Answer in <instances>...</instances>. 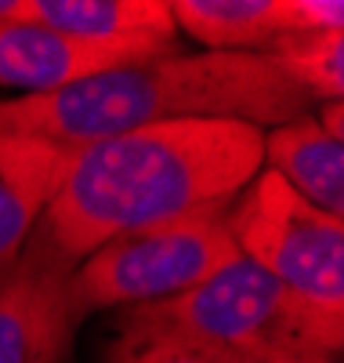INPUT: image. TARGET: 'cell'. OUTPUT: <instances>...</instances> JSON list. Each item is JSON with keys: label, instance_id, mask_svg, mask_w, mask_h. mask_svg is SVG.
<instances>
[{"label": "cell", "instance_id": "cell-1", "mask_svg": "<svg viewBox=\"0 0 344 363\" xmlns=\"http://www.w3.org/2000/svg\"><path fill=\"white\" fill-rule=\"evenodd\" d=\"M261 128L243 120H178L84 145L33 229L76 265L105 240L225 211L265 167Z\"/></svg>", "mask_w": 344, "mask_h": 363}, {"label": "cell", "instance_id": "cell-2", "mask_svg": "<svg viewBox=\"0 0 344 363\" xmlns=\"http://www.w3.org/2000/svg\"><path fill=\"white\" fill-rule=\"evenodd\" d=\"M311 109L316 106L268 55L174 51L51 95L4 99L0 128L84 149L102 138L178 120H243L272 131Z\"/></svg>", "mask_w": 344, "mask_h": 363}, {"label": "cell", "instance_id": "cell-3", "mask_svg": "<svg viewBox=\"0 0 344 363\" xmlns=\"http://www.w3.org/2000/svg\"><path fill=\"white\" fill-rule=\"evenodd\" d=\"M113 323L171 330L279 363H340L344 349L340 320L311 309L246 258L229 262L178 298L120 309Z\"/></svg>", "mask_w": 344, "mask_h": 363}, {"label": "cell", "instance_id": "cell-4", "mask_svg": "<svg viewBox=\"0 0 344 363\" xmlns=\"http://www.w3.org/2000/svg\"><path fill=\"white\" fill-rule=\"evenodd\" d=\"M239 251L225 218H196L105 240L69 272V313L80 327L95 313L167 301L210 280Z\"/></svg>", "mask_w": 344, "mask_h": 363}, {"label": "cell", "instance_id": "cell-5", "mask_svg": "<svg viewBox=\"0 0 344 363\" xmlns=\"http://www.w3.org/2000/svg\"><path fill=\"white\" fill-rule=\"evenodd\" d=\"M239 258L265 269L311 309L344 323V222L304 203L272 171H258L225 211Z\"/></svg>", "mask_w": 344, "mask_h": 363}, {"label": "cell", "instance_id": "cell-6", "mask_svg": "<svg viewBox=\"0 0 344 363\" xmlns=\"http://www.w3.org/2000/svg\"><path fill=\"white\" fill-rule=\"evenodd\" d=\"M69 272L33 236L0 269V363H73L80 327L69 313Z\"/></svg>", "mask_w": 344, "mask_h": 363}, {"label": "cell", "instance_id": "cell-7", "mask_svg": "<svg viewBox=\"0 0 344 363\" xmlns=\"http://www.w3.org/2000/svg\"><path fill=\"white\" fill-rule=\"evenodd\" d=\"M80 149L0 128V269L18 258Z\"/></svg>", "mask_w": 344, "mask_h": 363}, {"label": "cell", "instance_id": "cell-8", "mask_svg": "<svg viewBox=\"0 0 344 363\" xmlns=\"http://www.w3.org/2000/svg\"><path fill=\"white\" fill-rule=\"evenodd\" d=\"M134 62H145V58L66 37L33 22L29 11L15 22H0V87H15L25 95H51V91Z\"/></svg>", "mask_w": 344, "mask_h": 363}, {"label": "cell", "instance_id": "cell-9", "mask_svg": "<svg viewBox=\"0 0 344 363\" xmlns=\"http://www.w3.org/2000/svg\"><path fill=\"white\" fill-rule=\"evenodd\" d=\"M29 18L66 37L134 58L181 51L167 0H29Z\"/></svg>", "mask_w": 344, "mask_h": 363}, {"label": "cell", "instance_id": "cell-10", "mask_svg": "<svg viewBox=\"0 0 344 363\" xmlns=\"http://www.w3.org/2000/svg\"><path fill=\"white\" fill-rule=\"evenodd\" d=\"M261 157L265 171L290 186L304 203L344 222V142L330 138L311 113L265 131Z\"/></svg>", "mask_w": 344, "mask_h": 363}, {"label": "cell", "instance_id": "cell-11", "mask_svg": "<svg viewBox=\"0 0 344 363\" xmlns=\"http://www.w3.org/2000/svg\"><path fill=\"white\" fill-rule=\"evenodd\" d=\"M171 15L203 51L268 55L290 37L287 0H171Z\"/></svg>", "mask_w": 344, "mask_h": 363}, {"label": "cell", "instance_id": "cell-12", "mask_svg": "<svg viewBox=\"0 0 344 363\" xmlns=\"http://www.w3.org/2000/svg\"><path fill=\"white\" fill-rule=\"evenodd\" d=\"M268 58L297 84L311 106L344 99V29L283 37L268 51Z\"/></svg>", "mask_w": 344, "mask_h": 363}, {"label": "cell", "instance_id": "cell-13", "mask_svg": "<svg viewBox=\"0 0 344 363\" xmlns=\"http://www.w3.org/2000/svg\"><path fill=\"white\" fill-rule=\"evenodd\" d=\"M102 363H279L222 345H207L185 335L156 327H123L113 323V338L102 349Z\"/></svg>", "mask_w": 344, "mask_h": 363}, {"label": "cell", "instance_id": "cell-14", "mask_svg": "<svg viewBox=\"0 0 344 363\" xmlns=\"http://www.w3.org/2000/svg\"><path fill=\"white\" fill-rule=\"evenodd\" d=\"M287 26H290V37H297V33H340L344 4L340 0H287Z\"/></svg>", "mask_w": 344, "mask_h": 363}, {"label": "cell", "instance_id": "cell-15", "mask_svg": "<svg viewBox=\"0 0 344 363\" xmlns=\"http://www.w3.org/2000/svg\"><path fill=\"white\" fill-rule=\"evenodd\" d=\"M29 11V0H0V22H15Z\"/></svg>", "mask_w": 344, "mask_h": 363}]
</instances>
